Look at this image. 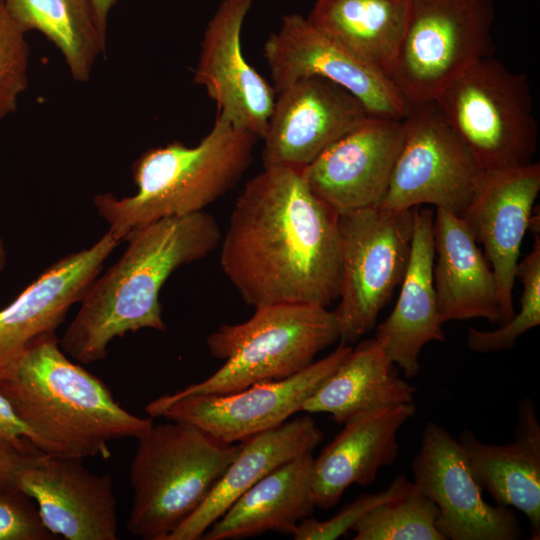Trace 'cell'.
<instances>
[{"mask_svg":"<svg viewBox=\"0 0 540 540\" xmlns=\"http://www.w3.org/2000/svg\"><path fill=\"white\" fill-rule=\"evenodd\" d=\"M302 170L263 167L245 184L221 238L222 271L254 308L327 307L339 297L338 215L313 193Z\"/></svg>","mask_w":540,"mask_h":540,"instance_id":"1","label":"cell"},{"mask_svg":"<svg viewBox=\"0 0 540 540\" xmlns=\"http://www.w3.org/2000/svg\"><path fill=\"white\" fill-rule=\"evenodd\" d=\"M216 219L205 211L163 218L130 231L122 256L99 274L59 345L82 364L105 359L109 343L128 332H164L159 301L164 283L179 267L220 245Z\"/></svg>","mask_w":540,"mask_h":540,"instance_id":"2","label":"cell"},{"mask_svg":"<svg viewBox=\"0 0 540 540\" xmlns=\"http://www.w3.org/2000/svg\"><path fill=\"white\" fill-rule=\"evenodd\" d=\"M0 393L45 454L107 459L110 442L138 438L154 424L120 406L101 379L72 362L55 333L27 347L0 379Z\"/></svg>","mask_w":540,"mask_h":540,"instance_id":"3","label":"cell"},{"mask_svg":"<svg viewBox=\"0 0 540 540\" xmlns=\"http://www.w3.org/2000/svg\"><path fill=\"white\" fill-rule=\"evenodd\" d=\"M259 138L216 116L195 146L174 141L143 152L132 164L135 194L93 199L109 229L126 236L151 222L200 211L233 189L249 168Z\"/></svg>","mask_w":540,"mask_h":540,"instance_id":"4","label":"cell"},{"mask_svg":"<svg viewBox=\"0 0 540 540\" xmlns=\"http://www.w3.org/2000/svg\"><path fill=\"white\" fill-rule=\"evenodd\" d=\"M136 439L127 530L141 539L167 540L202 505L239 444L174 420L153 424Z\"/></svg>","mask_w":540,"mask_h":540,"instance_id":"5","label":"cell"},{"mask_svg":"<svg viewBox=\"0 0 540 540\" xmlns=\"http://www.w3.org/2000/svg\"><path fill=\"white\" fill-rule=\"evenodd\" d=\"M337 340L338 322L327 307L303 303L256 307L245 322L222 325L208 336L211 355L224 364L204 381L171 395L226 394L282 380L308 367Z\"/></svg>","mask_w":540,"mask_h":540,"instance_id":"6","label":"cell"},{"mask_svg":"<svg viewBox=\"0 0 540 540\" xmlns=\"http://www.w3.org/2000/svg\"><path fill=\"white\" fill-rule=\"evenodd\" d=\"M434 100L484 170L533 162L538 124L525 73L483 58Z\"/></svg>","mask_w":540,"mask_h":540,"instance_id":"7","label":"cell"},{"mask_svg":"<svg viewBox=\"0 0 540 540\" xmlns=\"http://www.w3.org/2000/svg\"><path fill=\"white\" fill-rule=\"evenodd\" d=\"M494 18L492 0H411L388 78L408 104L434 100L472 65L492 57Z\"/></svg>","mask_w":540,"mask_h":540,"instance_id":"8","label":"cell"},{"mask_svg":"<svg viewBox=\"0 0 540 540\" xmlns=\"http://www.w3.org/2000/svg\"><path fill=\"white\" fill-rule=\"evenodd\" d=\"M413 226V209L375 206L338 215L342 265L333 312L340 343L351 345L374 328L406 272Z\"/></svg>","mask_w":540,"mask_h":540,"instance_id":"9","label":"cell"},{"mask_svg":"<svg viewBox=\"0 0 540 540\" xmlns=\"http://www.w3.org/2000/svg\"><path fill=\"white\" fill-rule=\"evenodd\" d=\"M402 125L401 145L379 207L407 211L430 204L461 216L484 169L435 100L409 104Z\"/></svg>","mask_w":540,"mask_h":540,"instance_id":"10","label":"cell"},{"mask_svg":"<svg viewBox=\"0 0 540 540\" xmlns=\"http://www.w3.org/2000/svg\"><path fill=\"white\" fill-rule=\"evenodd\" d=\"M351 345L339 343L326 357L282 380L253 384L215 395H162L145 411L150 417L194 425L226 442H242L280 426L302 410L305 401L333 374Z\"/></svg>","mask_w":540,"mask_h":540,"instance_id":"11","label":"cell"},{"mask_svg":"<svg viewBox=\"0 0 540 540\" xmlns=\"http://www.w3.org/2000/svg\"><path fill=\"white\" fill-rule=\"evenodd\" d=\"M272 85L278 93L296 80L318 76L348 91L369 115L402 120L409 104L386 74L315 27L288 14L264 44Z\"/></svg>","mask_w":540,"mask_h":540,"instance_id":"12","label":"cell"},{"mask_svg":"<svg viewBox=\"0 0 540 540\" xmlns=\"http://www.w3.org/2000/svg\"><path fill=\"white\" fill-rule=\"evenodd\" d=\"M411 470L417 489L438 508L436 526L445 540L522 537V527L509 507L484 500L464 449L440 424L426 423Z\"/></svg>","mask_w":540,"mask_h":540,"instance_id":"13","label":"cell"},{"mask_svg":"<svg viewBox=\"0 0 540 540\" xmlns=\"http://www.w3.org/2000/svg\"><path fill=\"white\" fill-rule=\"evenodd\" d=\"M83 458L38 452L21 467L17 488L37 505L46 528L66 540H117L118 512L110 474Z\"/></svg>","mask_w":540,"mask_h":540,"instance_id":"14","label":"cell"},{"mask_svg":"<svg viewBox=\"0 0 540 540\" xmlns=\"http://www.w3.org/2000/svg\"><path fill=\"white\" fill-rule=\"evenodd\" d=\"M262 152L263 167L304 169L369 114L342 87L303 77L277 93Z\"/></svg>","mask_w":540,"mask_h":540,"instance_id":"15","label":"cell"},{"mask_svg":"<svg viewBox=\"0 0 540 540\" xmlns=\"http://www.w3.org/2000/svg\"><path fill=\"white\" fill-rule=\"evenodd\" d=\"M254 0H222L208 22L193 81L217 105V117L262 139L276 91L243 55L241 32Z\"/></svg>","mask_w":540,"mask_h":540,"instance_id":"16","label":"cell"},{"mask_svg":"<svg viewBox=\"0 0 540 540\" xmlns=\"http://www.w3.org/2000/svg\"><path fill=\"white\" fill-rule=\"evenodd\" d=\"M124 238L108 229L93 245L56 261L0 310V379L34 340L55 333Z\"/></svg>","mask_w":540,"mask_h":540,"instance_id":"17","label":"cell"},{"mask_svg":"<svg viewBox=\"0 0 540 540\" xmlns=\"http://www.w3.org/2000/svg\"><path fill=\"white\" fill-rule=\"evenodd\" d=\"M402 120L368 115L302 171L337 215L379 206L401 145Z\"/></svg>","mask_w":540,"mask_h":540,"instance_id":"18","label":"cell"},{"mask_svg":"<svg viewBox=\"0 0 540 540\" xmlns=\"http://www.w3.org/2000/svg\"><path fill=\"white\" fill-rule=\"evenodd\" d=\"M540 191V165L484 170L460 217L482 244L495 275L501 308L500 325L515 314L513 288L523 237Z\"/></svg>","mask_w":540,"mask_h":540,"instance_id":"19","label":"cell"},{"mask_svg":"<svg viewBox=\"0 0 540 540\" xmlns=\"http://www.w3.org/2000/svg\"><path fill=\"white\" fill-rule=\"evenodd\" d=\"M413 214L411 252L400 294L374 337L406 378L420 372L419 356L427 343L445 340L433 281L434 215L420 206Z\"/></svg>","mask_w":540,"mask_h":540,"instance_id":"20","label":"cell"},{"mask_svg":"<svg viewBox=\"0 0 540 540\" xmlns=\"http://www.w3.org/2000/svg\"><path fill=\"white\" fill-rule=\"evenodd\" d=\"M472 474L497 505L513 507L529 522L532 540L540 539V423L536 407L526 397L518 405L512 439L484 443L468 429L457 439Z\"/></svg>","mask_w":540,"mask_h":540,"instance_id":"21","label":"cell"},{"mask_svg":"<svg viewBox=\"0 0 540 540\" xmlns=\"http://www.w3.org/2000/svg\"><path fill=\"white\" fill-rule=\"evenodd\" d=\"M415 412L414 403L402 404L343 424L344 428L314 458L312 493L316 507H333L351 484L370 485L381 468L393 465L399 454L397 434Z\"/></svg>","mask_w":540,"mask_h":540,"instance_id":"22","label":"cell"},{"mask_svg":"<svg viewBox=\"0 0 540 540\" xmlns=\"http://www.w3.org/2000/svg\"><path fill=\"white\" fill-rule=\"evenodd\" d=\"M434 251L433 281L443 324L476 318L500 324L495 275L462 217L437 208Z\"/></svg>","mask_w":540,"mask_h":540,"instance_id":"23","label":"cell"},{"mask_svg":"<svg viewBox=\"0 0 540 540\" xmlns=\"http://www.w3.org/2000/svg\"><path fill=\"white\" fill-rule=\"evenodd\" d=\"M324 438L311 416L286 421L239 443V450L202 503L167 540L202 539L206 530L264 476L283 464L313 453Z\"/></svg>","mask_w":540,"mask_h":540,"instance_id":"24","label":"cell"},{"mask_svg":"<svg viewBox=\"0 0 540 540\" xmlns=\"http://www.w3.org/2000/svg\"><path fill=\"white\" fill-rule=\"evenodd\" d=\"M313 453L276 468L244 492L203 534L204 540H237L267 531L293 534L316 507Z\"/></svg>","mask_w":540,"mask_h":540,"instance_id":"25","label":"cell"},{"mask_svg":"<svg viewBox=\"0 0 540 540\" xmlns=\"http://www.w3.org/2000/svg\"><path fill=\"white\" fill-rule=\"evenodd\" d=\"M381 343L367 339L352 348L333 374L303 404L338 424L386 408L413 403L417 391L399 375Z\"/></svg>","mask_w":540,"mask_h":540,"instance_id":"26","label":"cell"},{"mask_svg":"<svg viewBox=\"0 0 540 540\" xmlns=\"http://www.w3.org/2000/svg\"><path fill=\"white\" fill-rule=\"evenodd\" d=\"M410 9L411 0H317L307 19L388 76Z\"/></svg>","mask_w":540,"mask_h":540,"instance_id":"27","label":"cell"},{"mask_svg":"<svg viewBox=\"0 0 540 540\" xmlns=\"http://www.w3.org/2000/svg\"><path fill=\"white\" fill-rule=\"evenodd\" d=\"M16 23L27 33H42L63 55L75 81L90 79L97 57L105 52L107 32L92 0H4Z\"/></svg>","mask_w":540,"mask_h":540,"instance_id":"28","label":"cell"},{"mask_svg":"<svg viewBox=\"0 0 540 540\" xmlns=\"http://www.w3.org/2000/svg\"><path fill=\"white\" fill-rule=\"evenodd\" d=\"M438 508L418 489L380 504L352 528L353 540H445L436 526Z\"/></svg>","mask_w":540,"mask_h":540,"instance_id":"29","label":"cell"},{"mask_svg":"<svg viewBox=\"0 0 540 540\" xmlns=\"http://www.w3.org/2000/svg\"><path fill=\"white\" fill-rule=\"evenodd\" d=\"M516 278L523 285L520 310L493 331L468 328L467 346L478 353L510 350L525 332L540 324V237L535 234L532 251L518 262Z\"/></svg>","mask_w":540,"mask_h":540,"instance_id":"30","label":"cell"},{"mask_svg":"<svg viewBox=\"0 0 540 540\" xmlns=\"http://www.w3.org/2000/svg\"><path fill=\"white\" fill-rule=\"evenodd\" d=\"M25 34L0 0V120L16 111L28 86L30 50Z\"/></svg>","mask_w":540,"mask_h":540,"instance_id":"31","label":"cell"},{"mask_svg":"<svg viewBox=\"0 0 540 540\" xmlns=\"http://www.w3.org/2000/svg\"><path fill=\"white\" fill-rule=\"evenodd\" d=\"M417 490L413 481L397 475L387 488L377 493L362 494L345 505L327 520L307 517L296 526L295 540H335L352 530L353 526L374 507L404 497Z\"/></svg>","mask_w":540,"mask_h":540,"instance_id":"32","label":"cell"},{"mask_svg":"<svg viewBox=\"0 0 540 540\" xmlns=\"http://www.w3.org/2000/svg\"><path fill=\"white\" fill-rule=\"evenodd\" d=\"M34 500L17 487L0 490V540L55 539Z\"/></svg>","mask_w":540,"mask_h":540,"instance_id":"33","label":"cell"},{"mask_svg":"<svg viewBox=\"0 0 540 540\" xmlns=\"http://www.w3.org/2000/svg\"><path fill=\"white\" fill-rule=\"evenodd\" d=\"M0 447H10L24 454L40 452L34 446L32 432L20 420L8 399L0 393Z\"/></svg>","mask_w":540,"mask_h":540,"instance_id":"34","label":"cell"},{"mask_svg":"<svg viewBox=\"0 0 540 540\" xmlns=\"http://www.w3.org/2000/svg\"><path fill=\"white\" fill-rule=\"evenodd\" d=\"M33 454H24L10 447H0V490L17 487L18 471Z\"/></svg>","mask_w":540,"mask_h":540,"instance_id":"35","label":"cell"},{"mask_svg":"<svg viewBox=\"0 0 540 540\" xmlns=\"http://www.w3.org/2000/svg\"><path fill=\"white\" fill-rule=\"evenodd\" d=\"M92 2L100 25L102 29L107 32L109 13L118 0H92Z\"/></svg>","mask_w":540,"mask_h":540,"instance_id":"36","label":"cell"},{"mask_svg":"<svg viewBox=\"0 0 540 540\" xmlns=\"http://www.w3.org/2000/svg\"><path fill=\"white\" fill-rule=\"evenodd\" d=\"M7 258H8L7 248H6V245H5V242H4L3 238H2V236L0 235V274L6 268Z\"/></svg>","mask_w":540,"mask_h":540,"instance_id":"37","label":"cell"}]
</instances>
